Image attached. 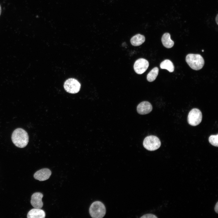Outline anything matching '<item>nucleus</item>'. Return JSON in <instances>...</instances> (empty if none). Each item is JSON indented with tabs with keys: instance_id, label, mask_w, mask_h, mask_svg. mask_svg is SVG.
<instances>
[{
	"instance_id": "obj_1",
	"label": "nucleus",
	"mask_w": 218,
	"mask_h": 218,
	"mask_svg": "<svg viewBox=\"0 0 218 218\" xmlns=\"http://www.w3.org/2000/svg\"><path fill=\"white\" fill-rule=\"evenodd\" d=\"M12 139L13 144L17 147L24 148L27 145L29 137L27 133L23 129L18 128L13 132Z\"/></svg>"
},
{
	"instance_id": "obj_2",
	"label": "nucleus",
	"mask_w": 218,
	"mask_h": 218,
	"mask_svg": "<svg viewBox=\"0 0 218 218\" xmlns=\"http://www.w3.org/2000/svg\"><path fill=\"white\" fill-rule=\"evenodd\" d=\"M186 61L189 66L195 70L201 69L204 64L203 58L199 54H189L186 57Z\"/></svg>"
},
{
	"instance_id": "obj_3",
	"label": "nucleus",
	"mask_w": 218,
	"mask_h": 218,
	"mask_svg": "<svg viewBox=\"0 0 218 218\" xmlns=\"http://www.w3.org/2000/svg\"><path fill=\"white\" fill-rule=\"evenodd\" d=\"M90 214L93 218H102L104 216L106 210L104 204L99 201H96L91 205L89 209Z\"/></svg>"
},
{
	"instance_id": "obj_4",
	"label": "nucleus",
	"mask_w": 218,
	"mask_h": 218,
	"mask_svg": "<svg viewBox=\"0 0 218 218\" xmlns=\"http://www.w3.org/2000/svg\"><path fill=\"white\" fill-rule=\"evenodd\" d=\"M161 142L159 138L154 135L146 137L143 142L144 147L147 150L153 151L158 149L160 146Z\"/></svg>"
},
{
	"instance_id": "obj_5",
	"label": "nucleus",
	"mask_w": 218,
	"mask_h": 218,
	"mask_svg": "<svg viewBox=\"0 0 218 218\" xmlns=\"http://www.w3.org/2000/svg\"><path fill=\"white\" fill-rule=\"evenodd\" d=\"M202 115L200 111L198 109H192L189 112L187 121L188 124L192 126H196L201 122Z\"/></svg>"
},
{
	"instance_id": "obj_6",
	"label": "nucleus",
	"mask_w": 218,
	"mask_h": 218,
	"mask_svg": "<svg viewBox=\"0 0 218 218\" xmlns=\"http://www.w3.org/2000/svg\"><path fill=\"white\" fill-rule=\"evenodd\" d=\"M64 87L67 92L71 94H75L79 91L81 84L77 80L70 78L65 81L64 84Z\"/></svg>"
},
{
	"instance_id": "obj_7",
	"label": "nucleus",
	"mask_w": 218,
	"mask_h": 218,
	"mask_svg": "<svg viewBox=\"0 0 218 218\" xmlns=\"http://www.w3.org/2000/svg\"><path fill=\"white\" fill-rule=\"evenodd\" d=\"M149 65V63L148 61L144 58H140L135 61L134 68L137 74H142L146 71Z\"/></svg>"
},
{
	"instance_id": "obj_8",
	"label": "nucleus",
	"mask_w": 218,
	"mask_h": 218,
	"mask_svg": "<svg viewBox=\"0 0 218 218\" xmlns=\"http://www.w3.org/2000/svg\"><path fill=\"white\" fill-rule=\"evenodd\" d=\"M43 196V194L40 192L33 193L31 196V203L35 208L41 209L43 205L42 199Z\"/></svg>"
},
{
	"instance_id": "obj_9",
	"label": "nucleus",
	"mask_w": 218,
	"mask_h": 218,
	"mask_svg": "<svg viewBox=\"0 0 218 218\" xmlns=\"http://www.w3.org/2000/svg\"><path fill=\"white\" fill-rule=\"evenodd\" d=\"M51 174V171L49 169L43 168L36 172L34 174V177L35 179L43 181L48 179Z\"/></svg>"
},
{
	"instance_id": "obj_10",
	"label": "nucleus",
	"mask_w": 218,
	"mask_h": 218,
	"mask_svg": "<svg viewBox=\"0 0 218 218\" xmlns=\"http://www.w3.org/2000/svg\"><path fill=\"white\" fill-rule=\"evenodd\" d=\"M151 104L147 101H144L140 103L137 107V111L140 114L144 115L150 113L152 110Z\"/></svg>"
},
{
	"instance_id": "obj_11",
	"label": "nucleus",
	"mask_w": 218,
	"mask_h": 218,
	"mask_svg": "<svg viewBox=\"0 0 218 218\" xmlns=\"http://www.w3.org/2000/svg\"><path fill=\"white\" fill-rule=\"evenodd\" d=\"M45 216V213L43 210L35 208L30 210L27 216L28 218H44Z\"/></svg>"
},
{
	"instance_id": "obj_12",
	"label": "nucleus",
	"mask_w": 218,
	"mask_h": 218,
	"mask_svg": "<svg viewBox=\"0 0 218 218\" xmlns=\"http://www.w3.org/2000/svg\"><path fill=\"white\" fill-rule=\"evenodd\" d=\"M145 40V37L144 35L137 34L131 38L130 42L132 45L137 46L142 45L144 42Z\"/></svg>"
},
{
	"instance_id": "obj_13",
	"label": "nucleus",
	"mask_w": 218,
	"mask_h": 218,
	"mask_svg": "<svg viewBox=\"0 0 218 218\" xmlns=\"http://www.w3.org/2000/svg\"><path fill=\"white\" fill-rule=\"evenodd\" d=\"M161 41L164 46L167 48L172 47L174 44V42L171 40L170 35L168 33H165L163 34Z\"/></svg>"
},
{
	"instance_id": "obj_14",
	"label": "nucleus",
	"mask_w": 218,
	"mask_h": 218,
	"mask_svg": "<svg viewBox=\"0 0 218 218\" xmlns=\"http://www.w3.org/2000/svg\"><path fill=\"white\" fill-rule=\"evenodd\" d=\"M160 67L161 69H166L170 72H173L174 69V67L173 63L170 60L166 59L162 62Z\"/></svg>"
},
{
	"instance_id": "obj_15",
	"label": "nucleus",
	"mask_w": 218,
	"mask_h": 218,
	"mask_svg": "<svg viewBox=\"0 0 218 218\" xmlns=\"http://www.w3.org/2000/svg\"><path fill=\"white\" fill-rule=\"evenodd\" d=\"M159 69L156 67L152 69L147 75V80L149 82H152L156 79L159 72Z\"/></svg>"
},
{
	"instance_id": "obj_16",
	"label": "nucleus",
	"mask_w": 218,
	"mask_h": 218,
	"mask_svg": "<svg viewBox=\"0 0 218 218\" xmlns=\"http://www.w3.org/2000/svg\"><path fill=\"white\" fill-rule=\"evenodd\" d=\"M209 141L212 145L218 147V134L210 135L209 138Z\"/></svg>"
},
{
	"instance_id": "obj_17",
	"label": "nucleus",
	"mask_w": 218,
	"mask_h": 218,
	"mask_svg": "<svg viewBox=\"0 0 218 218\" xmlns=\"http://www.w3.org/2000/svg\"><path fill=\"white\" fill-rule=\"evenodd\" d=\"M140 218H157V217L155 215L152 214H145L144 215L140 217Z\"/></svg>"
},
{
	"instance_id": "obj_18",
	"label": "nucleus",
	"mask_w": 218,
	"mask_h": 218,
	"mask_svg": "<svg viewBox=\"0 0 218 218\" xmlns=\"http://www.w3.org/2000/svg\"><path fill=\"white\" fill-rule=\"evenodd\" d=\"M218 202H217L215 205V207H214V210L215 211V212H216L217 213H218Z\"/></svg>"
},
{
	"instance_id": "obj_19",
	"label": "nucleus",
	"mask_w": 218,
	"mask_h": 218,
	"mask_svg": "<svg viewBox=\"0 0 218 218\" xmlns=\"http://www.w3.org/2000/svg\"><path fill=\"white\" fill-rule=\"evenodd\" d=\"M215 20L216 21V24L217 25H218V15L217 14V15L216 16V17L215 18Z\"/></svg>"
},
{
	"instance_id": "obj_20",
	"label": "nucleus",
	"mask_w": 218,
	"mask_h": 218,
	"mask_svg": "<svg viewBox=\"0 0 218 218\" xmlns=\"http://www.w3.org/2000/svg\"><path fill=\"white\" fill-rule=\"evenodd\" d=\"M1 11H2L1 7V5H0V15L1 14Z\"/></svg>"
},
{
	"instance_id": "obj_21",
	"label": "nucleus",
	"mask_w": 218,
	"mask_h": 218,
	"mask_svg": "<svg viewBox=\"0 0 218 218\" xmlns=\"http://www.w3.org/2000/svg\"><path fill=\"white\" fill-rule=\"evenodd\" d=\"M202 52L204 51V50H202Z\"/></svg>"
}]
</instances>
